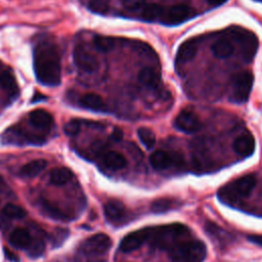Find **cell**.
<instances>
[{"label": "cell", "mask_w": 262, "mask_h": 262, "mask_svg": "<svg viewBox=\"0 0 262 262\" xmlns=\"http://www.w3.org/2000/svg\"><path fill=\"white\" fill-rule=\"evenodd\" d=\"M73 57L77 68L87 74H92L98 69L97 58L83 45H77L73 52Z\"/></svg>", "instance_id": "cell-10"}, {"label": "cell", "mask_w": 262, "mask_h": 262, "mask_svg": "<svg viewBox=\"0 0 262 262\" xmlns=\"http://www.w3.org/2000/svg\"><path fill=\"white\" fill-rule=\"evenodd\" d=\"M2 213L6 215L9 219H21L27 215L26 211L20 206L13 204L5 205L2 210Z\"/></svg>", "instance_id": "cell-32"}, {"label": "cell", "mask_w": 262, "mask_h": 262, "mask_svg": "<svg viewBox=\"0 0 262 262\" xmlns=\"http://www.w3.org/2000/svg\"><path fill=\"white\" fill-rule=\"evenodd\" d=\"M34 70L37 80L46 86H57L61 79L60 57L50 41H41L34 48Z\"/></svg>", "instance_id": "cell-1"}, {"label": "cell", "mask_w": 262, "mask_h": 262, "mask_svg": "<svg viewBox=\"0 0 262 262\" xmlns=\"http://www.w3.org/2000/svg\"><path fill=\"white\" fill-rule=\"evenodd\" d=\"M233 150L236 155L247 158L253 155L255 150V139L250 132H245L238 135L233 141Z\"/></svg>", "instance_id": "cell-15"}, {"label": "cell", "mask_w": 262, "mask_h": 262, "mask_svg": "<svg viewBox=\"0 0 262 262\" xmlns=\"http://www.w3.org/2000/svg\"><path fill=\"white\" fill-rule=\"evenodd\" d=\"M229 31L231 32L232 37H234L236 41L241 44L243 58L247 62L251 61L255 56L258 48V39L256 35L251 31L238 27L231 28Z\"/></svg>", "instance_id": "cell-6"}, {"label": "cell", "mask_w": 262, "mask_h": 262, "mask_svg": "<svg viewBox=\"0 0 262 262\" xmlns=\"http://www.w3.org/2000/svg\"><path fill=\"white\" fill-rule=\"evenodd\" d=\"M104 216L111 223H120L127 216L125 205L119 200H110L103 206Z\"/></svg>", "instance_id": "cell-13"}, {"label": "cell", "mask_w": 262, "mask_h": 262, "mask_svg": "<svg viewBox=\"0 0 262 262\" xmlns=\"http://www.w3.org/2000/svg\"><path fill=\"white\" fill-rule=\"evenodd\" d=\"M207 1L212 6H220L223 3H225L227 0H207Z\"/></svg>", "instance_id": "cell-40"}, {"label": "cell", "mask_w": 262, "mask_h": 262, "mask_svg": "<svg viewBox=\"0 0 262 262\" xmlns=\"http://www.w3.org/2000/svg\"><path fill=\"white\" fill-rule=\"evenodd\" d=\"M73 177V173L69 168L59 167L54 168L50 172V181L55 185H63L69 182Z\"/></svg>", "instance_id": "cell-25"}, {"label": "cell", "mask_w": 262, "mask_h": 262, "mask_svg": "<svg viewBox=\"0 0 262 262\" xmlns=\"http://www.w3.org/2000/svg\"><path fill=\"white\" fill-rule=\"evenodd\" d=\"M108 0H89L88 8L95 13L103 14L108 10Z\"/></svg>", "instance_id": "cell-33"}, {"label": "cell", "mask_w": 262, "mask_h": 262, "mask_svg": "<svg viewBox=\"0 0 262 262\" xmlns=\"http://www.w3.org/2000/svg\"><path fill=\"white\" fill-rule=\"evenodd\" d=\"M196 14L195 10L186 4H177L164 7L159 21L166 26H176L188 20Z\"/></svg>", "instance_id": "cell-5"}, {"label": "cell", "mask_w": 262, "mask_h": 262, "mask_svg": "<svg viewBox=\"0 0 262 262\" xmlns=\"http://www.w3.org/2000/svg\"><path fill=\"white\" fill-rule=\"evenodd\" d=\"M59 237H61L62 239H66V237H67V230H64L62 228H58L57 230H55V235L53 237L54 245H58V238Z\"/></svg>", "instance_id": "cell-37"}, {"label": "cell", "mask_w": 262, "mask_h": 262, "mask_svg": "<svg viewBox=\"0 0 262 262\" xmlns=\"http://www.w3.org/2000/svg\"><path fill=\"white\" fill-rule=\"evenodd\" d=\"M138 81L141 85L150 90H159L162 86V78L160 73L151 67L141 69L138 74Z\"/></svg>", "instance_id": "cell-16"}, {"label": "cell", "mask_w": 262, "mask_h": 262, "mask_svg": "<svg viewBox=\"0 0 262 262\" xmlns=\"http://www.w3.org/2000/svg\"><path fill=\"white\" fill-rule=\"evenodd\" d=\"M205 230L208 234L215 237L219 242H225L226 243V241L230 238V236L228 235V233L226 231H224L221 227H219L218 225H216L215 223H213L211 221L206 222Z\"/></svg>", "instance_id": "cell-28"}, {"label": "cell", "mask_w": 262, "mask_h": 262, "mask_svg": "<svg viewBox=\"0 0 262 262\" xmlns=\"http://www.w3.org/2000/svg\"><path fill=\"white\" fill-rule=\"evenodd\" d=\"M169 253L171 262H203L207 249L202 241L186 238L172 248Z\"/></svg>", "instance_id": "cell-4"}, {"label": "cell", "mask_w": 262, "mask_h": 262, "mask_svg": "<svg viewBox=\"0 0 262 262\" xmlns=\"http://www.w3.org/2000/svg\"><path fill=\"white\" fill-rule=\"evenodd\" d=\"M254 82L253 74L249 71L237 73L232 79L231 99L236 103H245L250 96Z\"/></svg>", "instance_id": "cell-7"}, {"label": "cell", "mask_w": 262, "mask_h": 262, "mask_svg": "<svg viewBox=\"0 0 262 262\" xmlns=\"http://www.w3.org/2000/svg\"><path fill=\"white\" fill-rule=\"evenodd\" d=\"M112 246V241L104 233H96L87 238L82 245L81 250L85 255L97 256L106 253Z\"/></svg>", "instance_id": "cell-9"}, {"label": "cell", "mask_w": 262, "mask_h": 262, "mask_svg": "<svg viewBox=\"0 0 262 262\" xmlns=\"http://www.w3.org/2000/svg\"><path fill=\"white\" fill-rule=\"evenodd\" d=\"M248 239L251 243L262 247V234H251L248 236Z\"/></svg>", "instance_id": "cell-38"}, {"label": "cell", "mask_w": 262, "mask_h": 262, "mask_svg": "<svg viewBox=\"0 0 262 262\" xmlns=\"http://www.w3.org/2000/svg\"><path fill=\"white\" fill-rule=\"evenodd\" d=\"M101 161H102V164L107 169H111V170H120L124 168L127 164L125 157L116 150H108L104 152L102 155Z\"/></svg>", "instance_id": "cell-20"}, {"label": "cell", "mask_w": 262, "mask_h": 262, "mask_svg": "<svg viewBox=\"0 0 262 262\" xmlns=\"http://www.w3.org/2000/svg\"><path fill=\"white\" fill-rule=\"evenodd\" d=\"M94 46L99 51H110L114 49L116 45V39L113 37H105V36H96L93 39Z\"/></svg>", "instance_id": "cell-30"}, {"label": "cell", "mask_w": 262, "mask_h": 262, "mask_svg": "<svg viewBox=\"0 0 262 262\" xmlns=\"http://www.w3.org/2000/svg\"><path fill=\"white\" fill-rule=\"evenodd\" d=\"M174 126L178 130L186 133L198 132L202 128L199 116L191 110H182L174 119Z\"/></svg>", "instance_id": "cell-11"}, {"label": "cell", "mask_w": 262, "mask_h": 262, "mask_svg": "<svg viewBox=\"0 0 262 262\" xmlns=\"http://www.w3.org/2000/svg\"><path fill=\"white\" fill-rule=\"evenodd\" d=\"M80 104L87 110L94 112H106L107 106L101 96L95 93H86L80 99Z\"/></svg>", "instance_id": "cell-18"}, {"label": "cell", "mask_w": 262, "mask_h": 262, "mask_svg": "<svg viewBox=\"0 0 262 262\" xmlns=\"http://www.w3.org/2000/svg\"><path fill=\"white\" fill-rule=\"evenodd\" d=\"M46 166H47V162L45 160L37 159L24 165L19 170V174L24 177L32 178L40 174L46 168Z\"/></svg>", "instance_id": "cell-22"}, {"label": "cell", "mask_w": 262, "mask_h": 262, "mask_svg": "<svg viewBox=\"0 0 262 262\" xmlns=\"http://www.w3.org/2000/svg\"><path fill=\"white\" fill-rule=\"evenodd\" d=\"M150 165L156 170H166L182 165L183 158L176 151L156 150L149 157Z\"/></svg>", "instance_id": "cell-8"}, {"label": "cell", "mask_w": 262, "mask_h": 262, "mask_svg": "<svg viewBox=\"0 0 262 262\" xmlns=\"http://www.w3.org/2000/svg\"><path fill=\"white\" fill-rule=\"evenodd\" d=\"M257 179L253 174H247L235 180L228 182L218 190V198L223 203L232 204L246 198L251 193L256 185Z\"/></svg>", "instance_id": "cell-3"}, {"label": "cell", "mask_w": 262, "mask_h": 262, "mask_svg": "<svg viewBox=\"0 0 262 262\" xmlns=\"http://www.w3.org/2000/svg\"><path fill=\"white\" fill-rule=\"evenodd\" d=\"M150 227L141 228L125 235L120 243V251L129 253L137 250L143 243H146L149 236Z\"/></svg>", "instance_id": "cell-12"}, {"label": "cell", "mask_w": 262, "mask_h": 262, "mask_svg": "<svg viewBox=\"0 0 262 262\" xmlns=\"http://www.w3.org/2000/svg\"><path fill=\"white\" fill-rule=\"evenodd\" d=\"M199 42H200L199 38H191V39L186 40L179 46V48L177 50L176 58H175L177 67H180V66L188 62L195 56L196 51H198Z\"/></svg>", "instance_id": "cell-14"}, {"label": "cell", "mask_w": 262, "mask_h": 262, "mask_svg": "<svg viewBox=\"0 0 262 262\" xmlns=\"http://www.w3.org/2000/svg\"><path fill=\"white\" fill-rule=\"evenodd\" d=\"M0 86L9 94H15L17 85L13 75L10 72L3 71L0 73Z\"/></svg>", "instance_id": "cell-27"}, {"label": "cell", "mask_w": 262, "mask_h": 262, "mask_svg": "<svg viewBox=\"0 0 262 262\" xmlns=\"http://www.w3.org/2000/svg\"><path fill=\"white\" fill-rule=\"evenodd\" d=\"M26 250L31 258H38L43 254L45 250V244L40 238H33Z\"/></svg>", "instance_id": "cell-31"}, {"label": "cell", "mask_w": 262, "mask_h": 262, "mask_svg": "<svg viewBox=\"0 0 262 262\" xmlns=\"http://www.w3.org/2000/svg\"><path fill=\"white\" fill-rule=\"evenodd\" d=\"M163 6L158 3H146L141 9V18L145 21L159 20L163 11Z\"/></svg>", "instance_id": "cell-24"}, {"label": "cell", "mask_w": 262, "mask_h": 262, "mask_svg": "<svg viewBox=\"0 0 262 262\" xmlns=\"http://www.w3.org/2000/svg\"><path fill=\"white\" fill-rule=\"evenodd\" d=\"M40 207H41V210L44 212V214H46L48 217H50L52 219H56V220H68L69 219V217L67 216V214L63 211H61L58 207L52 205L51 203H49L47 201H41Z\"/></svg>", "instance_id": "cell-26"}, {"label": "cell", "mask_w": 262, "mask_h": 262, "mask_svg": "<svg viewBox=\"0 0 262 262\" xmlns=\"http://www.w3.org/2000/svg\"><path fill=\"white\" fill-rule=\"evenodd\" d=\"M11 219H9L6 215H4L3 213H0V229L4 230L7 229L10 224H11Z\"/></svg>", "instance_id": "cell-36"}, {"label": "cell", "mask_w": 262, "mask_h": 262, "mask_svg": "<svg viewBox=\"0 0 262 262\" xmlns=\"http://www.w3.org/2000/svg\"><path fill=\"white\" fill-rule=\"evenodd\" d=\"M212 52L218 58L229 57L234 50V45L227 37H221L212 44Z\"/></svg>", "instance_id": "cell-19"}, {"label": "cell", "mask_w": 262, "mask_h": 262, "mask_svg": "<svg viewBox=\"0 0 262 262\" xmlns=\"http://www.w3.org/2000/svg\"><path fill=\"white\" fill-rule=\"evenodd\" d=\"M31 241L32 236L25 228H15L9 235V243L16 249H27Z\"/></svg>", "instance_id": "cell-21"}, {"label": "cell", "mask_w": 262, "mask_h": 262, "mask_svg": "<svg viewBox=\"0 0 262 262\" xmlns=\"http://www.w3.org/2000/svg\"><path fill=\"white\" fill-rule=\"evenodd\" d=\"M4 253H5L6 258H7L9 261H12V262H18V261H19V258L16 256V254L12 253L11 251L5 249V250H4Z\"/></svg>", "instance_id": "cell-39"}, {"label": "cell", "mask_w": 262, "mask_h": 262, "mask_svg": "<svg viewBox=\"0 0 262 262\" xmlns=\"http://www.w3.org/2000/svg\"><path fill=\"white\" fill-rule=\"evenodd\" d=\"M189 229L180 223L150 227L147 243L152 248L170 251L180 242L188 238Z\"/></svg>", "instance_id": "cell-2"}, {"label": "cell", "mask_w": 262, "mask_h": 262, "mask_svg": "<svg viewBox=\"0 0 262 262\" xmlns=\"http://www.w3.org/2000/svg\"><path fill=\"white\" fill-rule=\"evenodd\" d=\"M8 186L6 185V183H5V181H4V179H3V177L0 175V191L1 192H4L5 190H8Z\"/></svg>", "instance_id": "cell-41"}, {"label": "cell", "mask_w": 262, "mask_h": 262, "mask_svg": "<svg viewBox=\"0 0 262 262\" xmlns=\"http://www.w3.org/2000/svg\"><path fill=\"white\" fill-rule=\"evenodd\" d=\"M80 127H81V123L78 120H73L70 121L69 123H67L64 125V132L68 135H76L79 131H80Z\"/></svg>", "instance_id": "cell-35"}, {"label": "cell", "mask_w": 262, "mask_h": 262, "mask_svg": "<svg viewBox=\"0 0 262 262\" xmlns=\"http://www.w3.org/2000/svg\"><path fill=\"white\" fill-rule=\"evenodd\" d=\"M122 4L129 10H140L145 4V0H122Z\"/></svg>", "instance_id": "cell-34"}, {"label": "cell", "mask_w": 262, "mask_h": 262, "mask_svg": "<svg viewBox=\"0 0 262 262\" xmlns=\"http://www.w3.org/2000/svg\"><path fill=\"white\" fill-rule=\"evenodd\" d=\"M180 206H181V203L178 202L177 200L169 199V198H161V199L155 200L150 204V210L154 213H165L167 211L174 210Z\"/></svg>", "instance_id": "cell-23"}, {"label": "cell", "mask_w": 262, "mask_h": 262, "mask_svg": "<svg viewBox=\"0 0 262 262\" xmlns=\"http://www.w3.org/2000/svg\"><path fill=\"white\" fill-rule=\"evenodd\" d=\"M30 122L38 129L47 131L53 124L52 116L44 110H35L30 114Z\"/></svg>", "instance_id": "cell-17"}, {"label": "cell", "mask_w": 262, "mask_h": 262, "mask_svg": "<svg viewBox=\"0 0 262 262\" xmlns=\"http://www.w3.org/2000/svg\"><path fill=\"white\" fill-rule=\"evenodd\" d=\"M257 1H262V0H257Z\"/></svg>", "instance_id": "cell-42"}, {"label": "cell", "mask_w": 262, "mask_h": 262, "mask_svg": "<svg viewBox=\"0 0 262 262\" xmlns=\"http://www.w3.org/2000/svg\"><path fill=\"white\" fill-rule=\"evenodd\" d=\"M137 135L138 138L140 139L141 143L148 149L152 148L155 146L156 143V136L154 134V132L145 127H141L137 130Z\"/></svg>", "instance_id": "cell-29"}]
</instances>
